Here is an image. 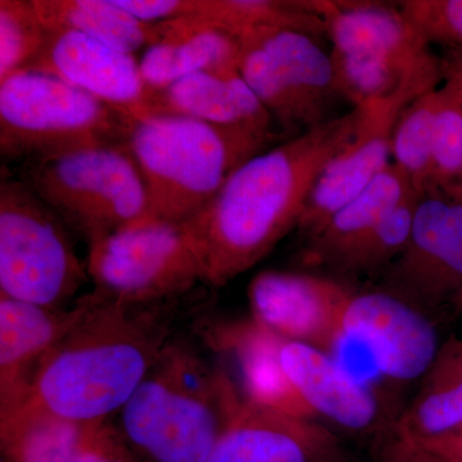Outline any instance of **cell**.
Instances as JSON below:
<instances>
[{
    "label": "cell",
    "instance_id": "1",
    "mask_svg": "<svg viewBox=\"0 0 462 462\" xmlns=\"http://www.w3.org/2000/svg\"><path fill=\"white\" fill-rule=\"evenodd\" d=\"M361 107L238 167L188 230L202 281L223 287L256 266L298 225L316 181L354 138Z\"/></svg>",
    "mask_w": 462,
    "mask_h": 462
},
{
    "label": "cell",
    "instance_id": "9",
    "mask_svg": "<svg viewBox=\"0 0 462 462\" xmlns=\"http://www.w3.org/2000/svg\"><path fill=\"white\" fill-rule=\"evenodd\" d=\"M239 74L291 138L329 123L345 100L330 51L297 30L257 27L236 36Z\"/></svg>",
    "mask_w": 462,
    "mask_h": 462
},
{
    "label": "cell",
    "instance_id": "8",
    "mask_svg": "<svg viewBox=\"0 0 462 462\" xmlns=\"http://www.w3.org/2000/svg\"><path fill=\"white\" fill-rule=\"evenodd\" d=\"M67 225L3 169L0 181V296L62 309L87 279Z\"/></svg>",
    "mask_w": 462,
    "mask_h": 462
},
{
    "label": "cell",
    "instance_id": "14",
    "mask_svg": "<svg viewBox=\"0 0 462 462\" xmlns=\"http://www.w3.org/2000/svg\"><path fill=\"white\" fill-rule=\"evenodd\" d=\"M281 358L285 374L316 420L324 419L336 433L345 431L369 440L375 449L394 436L397 413L382 394L333 355L305 343L284 340Z\"/></svg>",
    "mask_w": 462,
    "mask_h": 462
},
{
    "label": "cell",
    "instance_id": "30",
    "mask_svg": "<svg viewBox=\"0 0 462 462\" xmlns=\"http://www.w3.org/2000/svg\"><path fill=\"white\" fill-rule=\"evenodd\" d=\"M397 5L430 44L462 51V0H402Z\"/></svg>",
    "mask_w": 462,
    "mask_h": 462
},
{
    "label": "cell",
    "instance_id": "5",
    "mask_svg": "<svg viewBox=\"0 0 462 462\" xmlns=\"http://www.w3.org/2000/svg\"><path fill=\"white\" fill-rule=\"evenodd\" d=\"M136 123L121 109L39 69H23L0 81L3 163L127 144Z\"/></svg>",
    "mask_w": 462,
    "mask_h": 462
},
{
    "label": "cell",
    "instance_id": "15",
    "mask_svg": "<svg viewBox=\"0 0 462 462\" xmlns=\"http://www.w3.org/2000/svg\"><path fill=\"white\" fill-rule=\"evenodd\" d=\"M355 289L346 282L306 272L267 270L248 285L252 319L282 339L331 354Z\"/></svg>",
    "mask_w": 462,
    "mask_h": 462
},
{
    "label": "cell",
    "instance_id": "13",
    "mask_svg": "<svg viewBox=\"0 0 462 462\" xmlns=\"http://www.w3.org/2000/svg\"><path fill=\"white\" fill-rule=\"evenodd\" d=\"M378 288L427 312L462 291V199L439 191L421 197L406 247Z\"/></svg>",
    "mask_w": 462,
    "mask_h": 462
},
{
    "label": "cell",
    "instance_id": "11",
    "mask_svg": "<svg viewBox=\"0 0 462 462\" xmlns=\"http://www.w3.org/2000/svg\"><path fill=\"white\" fill-rule=\"evenodd\" d=\"M440 346L430 312L376 287L354 291L330 355L357 354L376 380L402 387L420 382Z\"/></svg>",
    "mask_w": 462,
    "mask_h": 462
},
{
    "label": "cell",
    "instance_id": "32",
    "mask_svg": "<svg viewBox=\"0 0 462 462\" xmlns=\"http://www.w3.org/2000/svg\"><path fill=\"white\" fill-rule=\"evenodd\" d=\"M375 462H448L424 447L392 436L375 449Z\"/></svg>",
    "mask_w": 462,
    "mask_h": 462
},
{
    "label": "cell",
    "instance_id": "27",
    "mask_svg": "<svg viewBox=\"0 0 462 462\" xmlns=\"http://www.w3.org/2000/svg\"><path fill=\"white\" fill-rule=\"evenodd\" d=\"M462 184V96L457 81L445 74L438 88L433 135L431 191L457 199Z\"/></svg>",
    "mask_w": 462,
    "mask_h": 462
},
{
    "label": "cell",
    "instance_id": "26",
    "mask_svg": "<svg viewBox=\"0 0 462 462\" xmlns=\"http://www.w3.org/2000/svg\"><path fill=\"white\" fill-rule=\"evenodd\" d=\"M438 88L416 97L403 108L392 139V163L420 199L431 191Z\"/></svg>",
    "mask_w": 462,
    "mask_h": 462
},
{
    "label": "cell",
    "instance_id": "7",
    "mask_svg": "<svg viewBox=\"0 0 462 462\" xmlns=\"http://www.w3.org/2000/svg\"><path fill=\"white\" fill-rule=\"evenodd\" d=\"M14 175L88 245L148 217L147 190L127 144L35 158Z\"/></svg>",
    "mask_w": 462,
    "mask_h": 462
},
{
    "label": "cell",
    "instance_id": "29",
    "mask_svg": "<svg viewBox=\"0 0 462 462\" xmlns=\"http://www.w3.org/2000/svg\"><path fill=\"white\" fill-rule=\"evenodd\" d=\"M45 39L32 0H0V81L30 69Z\"/></svg>",
    "mask_w": 462,
    "mask_h": 462
},
{
    "label": "cell",
    "instance_id": "19",
    "mask_svg": "<svg viewBox=\"0 0 462 462\" xmlns=\"http://www.w3.org/2000/svg\"><path fill=\"white\" fill-rule=\"evenodd\" d=\"M97 300L93 291L65 310L0 296V412L25 402L39 365Z\"/></svg>",
    "mask_w": 462,
    "mask_h": 462
},
{
    "label": "cell",
    "instance_id": "24",
    "mask_svg": "<svg viewBox=\"0 0 462 462\" xmlns=\"http://www.w3.org/2000/svg\"><path fill=\"white\" fill-rule=\"evenodd\" d=\"M47 32H75L134 54L160 42L161 23L138 20L116 0H32Z\"/></svg>",
    "mask_w": 462,
    "mask_h": 462
},
{
    "label": "cell",
    "instance_id": "25",
    "mask_svg": "<svg viewBox=\"0 0 462 462\" xmlns=\"http://www.w3.org/2000/svg\"><path fill=\"white\" fill-rule=\"evenodd\" d=\"M84 425L27 400L0 412L2 462H74Z\"/></svg>",
    "mask_w": 462,
    "mask_h": 462
},
{
    "label": "cell",
    "instance_id": "3",
    "mask_svg": "<svg viewBox=\"0 0 462 462\" xmlns=\"http://www.w3.org/2000/svg\"><path fill=\"white\" fill-rule=\"evenodd\" d=\"M243 402L223 367L169 343L121 410L118 430L148 462H207Z\"/></svg>",
    "mask_w": 462,
    "mask_h": 462
},
{
    "label": "cell",
    "instance_id": "31",
    "mask_svg": "<svg viewBox=\"0 0 462 462\" xmlns=\"http://www.w3.org/2000/svg\"><path fill=\"white\" fill-rule=\"evenodd\" d=\"M120 430L107 421L83 427L74 462H134Z\"/></svg>",
    "mask_w": 462,
    "mask_h": 462
},
{
    "label": "cell",
    "instance_id": "17",
    "mask_svg": "<svg viewBox=\"0 0 462 462\" xmlns=\"http://www.w3.org/2000/svg\"><path fill=\"white\" fill-rule=\"evenodd\" d=\"M30 69L56 76L136 121L149 116V90L134 54L84 33L47 32L44 48Z\"/></svg>",
    "mask_w": 462,
    "mask_h": 462
},
{
    "label": "cell",
    "instance_id": "23",
    "mask_svg": "<svg viewBox=\"0 0 462 462\" xmlns=\"http://www.w3.org/2000/svg\"><path fill=\"white\" fill-rule=\"evenodd\" d=\"M462 428V338L442 343L415 396L398 416L394 436L428 446Z\"/></svg>",
    "mask_w": 462,
    "mask_h": 462
},
{
    "label": "cell",
    "instance_id": "28",
    "mask_svg": "<svg viewBox=\"0 0 462 462\" xmlns=\"http://www.w3.org/2000/svg\"><path fill=\"white\" fill-rule=\"evenodd\" d=\"M420 197L412 194L380 224L370 238L340 267L336 279L380 278L402 254L411 233L413 214Z\"/></svg>",
    "mask_w": 462,
    "mask_h": 462
},
{
    "label": "cell",
    "instance_id": "18",
    "mask_svg": "<svg viewBox=\"0 0 462 462\" xmlns=\"http://www.w3.org/2000/svg\"><path fill=\"white\" fill-rule=\"evenodd\" d=\"M202 336L230 366L225 373L245 402L316 420L284 372L281 358L284 339L281 337L252 318L207 325Z\"/></svg>",
    "mask_w": 462,
    "mask_h": 462
},
{
    "label": "cell",
    "instance_id": "6",
    "mask_svg": "<svg viewBox=\"0 0 462 462\" xmlns=\"http://www.w3.org/2000/svg\"><path fill=\"white\" fill-rule=\"evenodd\" d=\"M315 8L324 18L340 93L352 108L443 69L397 3L315 0Z\"/></svg>",
    "mask_w": 462,
    "mask_h": 462
},
{
    "label": "cell",
    "instance_id": "34",
    "mask_svg": "<svg viewBox=\"0 0 462 462\" xmlns=\"http://www.w3.org/2000/svg\"><path fill=\"white\" fill-rule=\"evenodd\" d=\"M443 67L458 72L462 75V51L448 50L445 57H442Z\"/></svg>",
    "mask_w": 462,
    "mask_h": 462
},
{
    "label": "cell",
    "instance_id": "12",
    "mask_svg": "<svg viewBox=\"0 0 462 462\" xmlns=\"http://www.w3.org/2000/svg\"><path fill=\"white\" fill-rule=\"evenodd\" d=\"M443 80V69L425 72L389 96L358 106L361 118L354 138L322 171L307 200L297 229L303 239L318 233L331 216L363 193L391 165L392 139L401 112Z\"/></svg>",
    "mask_w": 462,
    "mask_h": 462
},
{
    "label": "cell",
    "instance_id": "2",
    "mask_svg": "<svg viewBox=\"0 0 462 462\" xmlns=\"http://www.w3.org/2000/svg\"><path fill=\"white\" fill-rule=\"evenodd\" d=\"M161 314L157 305H120L98 296L39 365L27 400L76 424L107 421L169 345V322Z\"/></svg>",
    "mask_w": 462,
    "mask_h": 462
},
{
    "label": "cell",
    "instance_id": "4",
    "mask_svg": "<svg viewBox=\"0 0 462 462\" xmlns=\"http://www.w3.org/2000/svg\"><path fill=\"white\" fill-rule=\"evenodd\" d=\"M275 142L185 116L156 115L138 121L127 145L147 190V220L189 223L238 167L275 147Z\"/></svg>",
    "mask_w": 462,
    "mask_h": 462
},
{
    "label": "cell",
    "instance_id": "20",
    "mask_svg": "<svg viewBox=\"0 0 462 462\" xmlns=\"http://www.w3.org/2000/svg\"><path fill=\"white\" fill-rule=\"evenodd\" d=\"M148 114L185 116L216 126L278 138L272 115L239 72H199L166 89L149 91Z\"/></svg>",
    "mask_w": 462,
    "mask_h": 462
},
{
    "label": "cell",
    "instance_id": "16",
    "mask_svg": "<svg viewBox=\"0 0 462 462\" xmlns=\"http://www.w3.org/2000/svg\"><path fill=\"white\" fill-rule=\"evenodd\" d=\"M207 462H352L336 431L243 402Z\"/></svg>",
    "mask_w": 462,
    "mask_h": 462
},
{
    "label": "cell",
    "instance_id": "21",
    "mask_svg": "<svg viewBox=\"0 0 462 462\" xmlns=\"http://www.w3.org/2000/svg\"><path fill=\"white\" fill-rule=\"evenodd\" d=\"M412 194L416 193L406 176L391 163L363 193L331 216L318 233L305 239L300 263L306 269L329 273L336 279L346 258Z\"/></svg>",
    "mask_w": 462,
    "mask_h": 462
},
{
    "label": "cell",
    "instance_id": "35",
    "mask_svg": "<svg viewBox=\"0 0 462 462\" xmlns=\"http://www.w3.org/2000/svg\"><path fill=\"white\" fill-rule=\"evenodd\" d=\"M440 60H442V58H440ZM442 65H443V63H442ZM443 71H445V74H447V75H451L452 78H454L455 80L457 81L458 88H460L461 96H462V75L458 74V72L452 71V69H446V67H443ZM457 199H462V184H461V188H460V193H458Z\"/></svg>",
    "mask_w": 462,
    "mask_h": 462
},
{
    "label": "cell",
    "instance_id": "22",
    "mask_svg": "<svg viewBox=\"0 0 462 462\" xmlns=\"http://www.w3.org/2000/svg\"><path fill=\"white\" fill-rule=\"evenodd\" d=\"M160 23V42L147 48L139 62L149 91L199 72H239L240 45L230 32L193 17Z\"/></svg>",
    "mask_w": 462,
    "mask_h": 462
},
{
    "label": "cell",
    "instance_id": "36",
    "mask_svg": "<svg viewBox=\"0 0 462 462\" xmlns=\"http://www.w3.org/2000/svg\"><path fill=\"white\" fill-rule=\"evenodd\" d=\"M452 305H455L457 307V310H461L462 311V291L460 294H458L457 297L455 298L454 303Z\"/></svg>",
    "mask_w": 462,
    "mask_h": 462
},
{
    "label": "cell",
    "instance_id": "33",
    "mask_svg": "<svg viewBox=\"0 0 462 462\" xmlns=\"http://www.w3.org/2000/svg\"><path fill=\"white\" fill-rule=\"evenodd\" d=\"M448 462H462V428L437 442L420 446Z\"/></svg>",
    "mask_w": 462,
    "mask_h": 462
},
{
    "label": "cell",
    "instance_id": "10",
    "mask_svg": "<svg viewBox=\"0 0 462 462\" xmlns=\"http://www.w3.org/2000/svg\"><path fill=\"white\" fill-rule=\"evenodd\" d=\"M88 245L87 270L94 293L111 302L161 305L203 282L185 224L145 220Z\"/></svg>",
    "mask_w": 462,
    "mask_h": 462
}]
</instances>
